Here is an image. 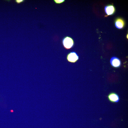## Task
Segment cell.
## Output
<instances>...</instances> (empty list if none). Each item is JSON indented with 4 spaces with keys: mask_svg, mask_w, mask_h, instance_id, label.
<instances>
[{
    "mask_svg": "<svg viewBox=\"0 0 128 128\" xmlns=\"http://www.w3.org/2000/svg\"><path fill=\"white\" fill-rule=\"evenodd\" d=\"M66 59L69 62L75 63L79 59V56L75 52H71L69 53L67 55Z\"/></svg>",
    "mask_w": 128,
    "mask_h": 128,
    "instance_id": "2",
    "label": "cell"
},
{
    "mask_svg": "<svg viewBox=\"0 0 128 128\" xmlns=\"http://www.w3.org/2000/svg\"><path fill=\"white\" fill-rule=\"evenodd\" d=\"M108 98L109 101L112 103L118 102L119 100L118 95L114 92L110 93L108 96Z\"/></svg>",
    "mask_w": 128,
    "mask_h": 128,
    "instance_id": "3",
    "label": "cell"
},
{
    "mask_svg": "<svg viewBox=\"0 0 128 128\" xmlns=\"http://www.w3.org/2000/svg\"><path fill=\"white\" fill-rule=\"evenodd\" d=\"M54 2L56 4H60L64 2L65 0H54Z\"/></svg>",
    "mask_w": 128,
    "mask_h": 128,
    "instance_id": "7",
    "label": "cell"
},
{
    "mask_svg": "<svg viewBox=\"0 0 128 128\" xmlns=\"http://www.w3.org/2000/svg\"><path fill=\"white\" fill-rule=\"evenodd\" d=\"M23 1V0H16V2L18 3H20L22 2Z\"/></svg>",
    "mask_w": 128,
    "mask_h": 128,
    "instance_id": "8",
    "label": "cell"
},
{
    "mask_svg": "<svg viewBox=\"0 0 128 128\" xmlns=\"http://www.w3.org/2000/svg\"><path fill=\"white\" fill-rule=\"evenodd\" d=\"M64 47L66 49L69 50L72 48L74 45V42L71 37L67 36L64 38L62 41Z\"/></svg>",
    "mask_w": 128,
    "mask_h": 128,
    "instance_id": "1",
    "label": "cell"
},
{
    "mask_svg": "<svg viewBox=\"0 0 128 128\" xmlns=\"http://www.w3.org/2000/svg\"><path fill=\"white\" fill-rule=\"evenodd\" d=\"M105 10L106 14L108 15L113 14L115 11V9L112 5H109L105 7Z\"/></svg>",
    "mask_w": 128,
    "mask_h": 128,
    "instance_id": "5",
    "label": "cell"
},
{
    "mask_svg": "<svg viewBox=\"0 0 128 128\" xmlns=\"http://www.w3.org/2000/svg\"><path fill=\"white\" fill-rule=\"evenodd\" d=\"M116 27L119 29H121L123 27L124 23L123 20L120 18L117 19L116 21L115 24Z\"/></svg>",
    "mask_w": 128,
    "mask_h": 128,
    "instance_id": "6",
    "label": "cell"
},
{
    "mask_svg": "<svg viewBox=\"0 0 128 128\" xmlns=\"http://www.w3.org/2000/svg\"><path fill=\"white\" fill-rule=\"evenodd\" d=\"M110 62L112 65L114 67H118L121 65V62L120 60L118 58L115 57L112 58Z\"/></svg>",
    "mask_w": 128,
    "mask_h": 128,
    "instance_id": "4",
    "label": "cell"
}]
</instances>
